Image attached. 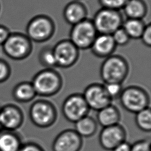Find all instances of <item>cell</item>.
<instances>
[{
  "label": "cell",
  "instance_id": "obj_1",
  "mask_svg": "<svg viewBox=\"0 0 151 151\" xmlns=\"http://www.w3.org/2000/svg\"><path fill=\"white\" fill-rule=\"evenodd\" d=\"M129 73V64L127 60L118 54H112L104 58L100 68V78L104 84H122Z\"/></svg>",
  "mask_w": 151,
  "mask_h": 151
},
{
  "label": "cell",
  "instance_id": "obj_2",
  "mask_svg": "<svg viewBox=\"0 0 151 151\" xmlns=\"http://www.w3.org/2000/svg\"><path fill=\"white\" fill-rule=\"evenodd\" d=\"M31 82L37 96L41 97H51L57 94L63 84L61 75L54 68H47L37 72Z\"/></svg>",
  "mask_w": 151,
  "mask_h": 151
},
{
  "label": "cell",
  "instance_id": "obj_3",
  "mask_svg": "<svg viewBox=\"0 0 151 151\" xmlns=\"http://www.w3.org/2000/svg\"><path fill=\"white\" fill-rule=\"evenodd\" d=\"M55 32L54 20L48 15L39 14L27 23L26 35L32 42L42 43L50 40Z\"/></svg>",
  "mask_w": 151,
  "mask_h": 151
},
{
  "label": "cell",
  "instance_id": "obj_4",
  "mask_svg": "<svg viewBox=\"0 0 151 151\" xmlns=\"http://www.w3.org/2000/svg\"><path fill=\"white\" fill-rule=\"evenodd\" d=\"M4 53L11 60L21 61L26 59L31 54L32 42L25 34L19 32H11L2 45Z\"/></svg>",
  "mask_w": 151,
  "mask_h": 151
},
{
  "label": "cell",
  "instance_id": "obj_5",
  "mask_svg": "<svg viewBox=\"0 0 151 151\" xmlns=\"http://www.w3.org/2000/svg\"><path fill=\"white\" fill-rule=\"evenodd\" d=\"M58 113L55 105L45 99L34 101L29 109V117L35 126L45 129L52 126L57 119Z\"/></svg>",
  "mask_w": 151,
  "mask_h": 151
},
{
  "label": "cell",
  "instance_id": "obj_6",
  "mask_svg": "<svg viewBox=\"0 0 151 151\" xmlns=\"http://www.w3.org/2000/svg\"><path fill=\"white\" fill-rule=\"evenodd\" d=\"M118 99L125 110L134 114L149 107L150 105L148 93L138 86L132 85L123 88Z\"/></svg>",
  "mask_w": 151,
  "mask_h": 151
},
{
  "label": "cell",
  "instance_id": "obj_7",
  "mask_svg": "<svg viewBox=\"0 0 151 151\" xmlns=\"http://www.w3.org/2000/svg\"><path fill=\"white\" fill-rule=\"evenodd\" d=\"M91 19L98 34L108 35L122 27L124 21L120 11L106 8L99 9Z\"/></svg>",
  "mask_w": 151,
  "mask_h": 151
},
{
  "label": "cell",
  "instance_id": "obj_8",
  "mask_svg": "<svg viewBox=\"0 0 151 151\" xmlns=\"http://www.w3.org/2000/svg\"><path fill=\"white\" fill-rule=\"evenodd\" d=\"M98 32L91 19L87 18L73 26L69 40L80 50L90 49Z\"/></svg>",
  "mask_w": 151,
  "mask_h": 151
},
{
  "label": "cell",
  "instance_id": "obj_9",
  "mask_svg": "<svg viewBox=\"0 0 151 151\" xmlns=\"http://www.w3.org/2000/svg\"><path fill=\"white\" fill-rule=\"evenodd\" d=\"M90 110L83 94L78 93L67 96L61 106V111L64 118L74 123L87 116Z\"/></svg>",
  "mask_w": 151,
  "mask_h": 151
},
{
  "label": "cell",
  "instance_id": "obj_10",
  "mask_svg": "<svg viewBox=\"0 0 151 151\" xmlns=\"http://www.w3.org/2000/svg\"><path fill=\"white\" fill-rule=\"evenodd\" d=\"M57 67L68 68L78 60L80 50L69 40L63 39L52 47Z\"/></svg>",
  "mask_w": 151,
  "mask_h": 151
},
{
  "label": "cell",
  "instance_id": "obj_11",
  "mask_svg": "<svg viewBox=\"0 0 151 151\" xmlns=\"http://www.w3.org/2000/svg\"><path fill=\"white\" fill-rule=\"evenodd\" d=\"M82 94L90 110L98 111L112 103L103 84L91 83L85 88Z\"/></svg>",
  "mask_w": 151,
  "mask_h": 151
},
{
  "label": "cell",
  "instance_id": "obj_12",
  "mask_svg": "<svg viewBox=\"0 0 151 151\" xmlns=\"http://www.w3.org/2000/svg\"><path fill=\"white\" fill-rule=\"evenodd\" d=\"M127 132L120 123L103 127L99 135V142L104 150L112 151L117 146L126 140Z\"/></svg>",
  "mask_w": 151,
  "mask_h": 151
},
{
  "label": "cell",
  "instance_id": "obj_13",
  "mask_svg": "<svg viewBox=\"0 0 151 151\" xmlns=\"http://www.w3.org/2000/svg\"><path fill=\"white\" fill-rule=\"evenodd\" d=\"M83 138L74 130L65 129L59 133L52 143L53 151H80Z\"/></svg>",
  "mask_w": 151,
  "mask_h": 151
},
{
  "label": "cell",
  "instance_id": "obj_14",
  "mask_svg": "<svg viewBox=\"0 0 151 151\" xmlns=\"http://www.w3.org/2000/svg\"><path fill=\"white\" fill-rule=\"evenodd\" d=\"M0 111L2 129L16 131L23 124L24 114L19 106L8 103L0 107Z\"/></svg>",
  "mask_w": 151,
  "mask_h": 151
},
{
  "label": "cell",
  "instance_id": "obj_15",
  "mask_svg": "<svg viewBox=\"0 0 151 151\" xmlns=\"http://www.w3.org/2000/svg\"><path fill=\"white\" fill-rule=\"evenodd\" d=\"M116 47L111 35L98 34L90 49L96 57L106 58L113 54Z\"/></svg>",
  "mask_w": 151,
  "mask_h": 151
},
{
  "label": "cell",
  "instance_id": "obj_16",
  "mask_svg": "<svg viewBox=\"0 0 151 151\" xmlns=\"http://www.w3.org/2000/svg\"><path fill=\"white\" fill-rule=\"evenodd\" d=\"M63 14L65 21L73 26L87 18L88 9L81 1H71L65 6Z\"/></svg>",
  "mask_w": 151,
  "mask_h": 151
},
{
  "label": "cell",
  "instance_id": "obj_17",
  "mask_svg": "<svg viewBox=\"0 0 151 151\" xmlns=\"http://www.w3.org/2000/svg\"><path fill=\"white\" fill-rule=\"evenodd\" d=\"M121 113L119 109L112 103L97 111V122L103 127L119 123Z\"/></svg>",
  "mask_w": 151,
  "mask_h": 151
},
{
  "label": "cell",
  "instance_id": "obj_18",
  "mask_svg": "<svg viewBox=\"0 0 151 151\" xmlns=\"http://www.w3.org/2000/svg\"><path fill=\"white\" fill-rule=\"evenodd\" d=\"M23 143L15 131L0 130V151H19Z\"/></svg>",
  "mask_w": 151,
  "mask_h": 151
},
{
  "label": "cell",
  "instance_id": "obj_19",
  "mask_svg": "<svg viewBox=\"0 0 151 151\" xmlns=\"http://www.w3.org/2000/svg\"><path fill=\"white\" fill-rule=\"evenodd\" d=\"M13 99L18 103H28L37 96V94L31 81H21L16 84L12 91Z\"/></svg>",
  "mask_w": 151,
  "mask_h": 151
},
{
  "label": "cell",
  "instance_id": "obj_20",
  "mask_svg": "<svg viewBox=\"0 0 151 151\" xmlns=\"http://www.w3.org/2000/svg\"><path fill=\"white\" fill-rule=\"evenodd\" d=\"M122 10L127 18L143 20L148 8L144 0H129Z\"/></svg>",
  "mask_w": 151,
  "mask_h": 151
},
{
  "label": "cell",
  "instance_id": "obj_21",
  "mask_svg": "<svg viewBox=\"0 0 151 151\" xmlns=\"http://www.w3.org/2000/svg\"><path fill=\"white\" fill-rule=\"evenodd\" d=\"M97 128V121L87 115L74 123V130L82 138H88L96 134Z\"/></svg>",
  "mask_w": 151,
  "mask_h": 151
},
{
  "label": "cell",
  "instance_id": "obj_22",
  "mask_svg": "<svg viewBox=\"0 0 151 151\" xmlns=\"http://www.w3.org/2000/svg\"><path fill=\"white\" fill-rule=\"evenodd\" d=\"M146 24L143 19L127 18L124 20L122 27L130 39H140Z\"/></svg>",
  "mask_w": 151,
  "mask_h": 151
},
{
  "label": "cell",
  "instance_id": "obj_23",
  "mask_svg": "<svg viewBox=\"0 0 151 151\" xmlns=\"http://www.w3.org/2000/svg\"><path fill=\"white\" fill-rule=\"evenodd\" d=\"M134 121L136 125L140 130L150 132L151 130V110L150 107L136 113Z\"/></svg>",
  "mask_w": 151,
  "mask_h": 151
},
{
  "label": "cell",
  "instance_id": "obj_24",
  "mask_svg": "<svg viewBox=\"0 0 151 151\" xmlns=\"http://www.w3.org/2000/svg\"><path fill=\"white\" fill-rule=\"evenodd\" d=\"M38 59L41 65L45 68H54L57 67L52 47H43L39 51Z\"/></svg>",
  "mask_w": 151,
  "mask_h": 151
},
{
  "label": "cell",
  "instance_id": "obj_25",
  "mask_svg": "<svg viewBox=\"0 0 151 151\" xmlns=\"http://www.w3.org/2000/svg\"><path fill=\"white\" fill-rule=\"evenodd\" d=\"M111 36L116 45L119 46L126 45L131 40L122 27L116 30Z\"/></svg>",
  "mask_w": 151,
  "mask_h": 151
},
{
  "label": "cell",
  "instance_id": "obj_26",
  "mask_svg": "<svg viewBox=\"0 0 151 151\" xmlns=\"http://www.w3.org/2000/svg\"><path fill=\"white\" fill-rule=\"evenodd\" d=\"M103 84L104 86L106 93L112 101L119 99L123 88L122 84L113 83Z\"/></svg>",
  "mask_w": 151,
  "mask_h": 151
},
{
  "label": "cell",
  "instance_id": "obj_27",
  "mask_svg": "<svg viewBox=\"0 0 151 151\" xmlns=\"http://www.w3.org/2000/svg\"><path fill=\"white\" fill-rule=\"evenodd\" d=\"M129 0H98L101 8L120 11Z\"/></svg>",
  "mask_w": 151,
  "mask_h": 151
},
{
  "label": "cell",
  "instance_id": "obj_28",
  "mask_svg": "<svg viewBox=\"0 0 151 151\" xmlns=\"http://www.w3.org/2000/svg\"><path fill=\"white\" fill-rule=\"evenodd\" d=\"M11 74V68L8 63L0 58V84L6 81Z\"/></svg>",
  "mask_w": 151,
  "mask_h": 151
},
{
  "label": "cell",
  "instance_id": "obj_29",
  "mask_svg": "<svg viewBox=\"0 0 151 151\" xmlns=\"http://www.w3.org/2000/svg\"><path fill=\"white\" fill-rule=\"evenodd\" d=\"M131 151H150V139H140L132 145Z\"/></svg>",
  "mask_w": 151,
  "mask_h": 151
},
{
  "label": "cell",
  "instance_id": "obj_30",
  "mask_svg": "<svg viewBox=\"0 0 151 151\" xmlns=\"http://www.w3.org/2000/svg\"><path fill=\"white\" fill-rule=\"evenodd\" d=\"M142 43L147 47L151 46V24H146L143 32L140 38Z\"/></svg>",
  "mask_w": 151,
  "mask_h": 151
},
{
  "label": "cell",
  "instance_id": "obj_31",
  "mask_svg": "<svg viewBox=\"0 0 151 151\" xmlns=\"http://www.w3.org/2000/svg\"><path fill=\"white\" fill-rule=\"evenodd\" d=\"M19 151H45V150L37 143L28 142L22 144Z\"/></svg>",
  "mask_w": 151,
  "mask_h": 151
},
{
  "label": "cell",
  "instance_id": "obj_32",
  "mask_svg": "<svg viewBox=\"0 0 151 151\" xmlns=\"http://www.w3.org/2000/svg\"><path fill=\"white\" fill-rule=\"evenodd\" d=\"M11 31L5 25L0 24V45L5 42L9 34H11Z\"/></svg>",
  "mask_w": 151,
  "mask_h": 151
},
{
  "label": "cell",
  "instance_id": "obj_33",
  "mask_svg": "<svg viewBox=\"0 0 151 151\" xmlns=\"http://www.w3.org/2000/svg\"><path fill=\"white\" fill-rule=\"evenodd\" d=\"M132 145L126 140L117 146L112 151H131Z\"/></svg>",
  "mask_w": 151,
  "mask_h": 151
},
{
  "label": "cell",
  "instance_id": "obj_34",
  "mask_svg": "<svg viewBox=\"0 0 151 151\" xmlns=\"http://www.w3.org/2000/svg\"><path fill=\"white\" fill-rule=\"evenodd\" d=\"M2 129V127H1V111H0V130Z\"/></svg>",
  "mask_w": 151,
  "mask_h": 151
},
{
  "label": "cell",
  "instance_id": "obj_35",
  "mask_svg": "<svg viewBox=\"0 0 151 151\" xmlns=\"http://www.w3.org/2000/svg\"><path fill=\"white\" fill-rule=\"evenodd\" d=\"M72 1H81V0H72Z\"/></svg>",
  "mask_w": 151,
  "mask_h": 151
},
{
  "label": "cell",
  "instance_id": "obj_36",
  "mask_svg": "<svg viewBox=\"0 0 151 151\" xmlns=\"http://www.w3.org/2000/svg\"><path fill=\"white\" fill-rule=\"evenodd\" d=\"M0 11H1V4H0Z\"/></svg>",
  "mask_w": 151,
  "mask_h": 151
}]
</instances>
